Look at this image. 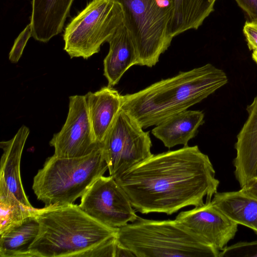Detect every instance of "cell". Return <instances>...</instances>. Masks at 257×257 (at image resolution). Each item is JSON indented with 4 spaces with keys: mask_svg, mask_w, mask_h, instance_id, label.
Here are the masks:
<instances>
[{
    "mask_svg": "<svg viewBox=\"0 0 257 257\" xmlns=\"http://www.w3.org/2000/svg\"><path fill=\"white\" fill-rule=\"evenodd\" d=\"M225 72L207 63L122 95L121 108L143 128L157 125L187 110L228 82Z\"/></svg>",
    "mask_w": 257,
    "mask_h": 257,
    "instance_id": "cell-2",
    "label": "cell"
},
{
    "mask_svg": "<svg viewBox=\"0 0 257 257\" xmlns=\"http://www.w3.org/2000/svg\"><path fill=\"white\" fill-rule=\"evenodd\" d=\"M108 43L109 49L103 60V75L108 85L113 87L130 67L138 64V57L134 44L123 24Z\"/></svg>",
    "mask_w": 257,
    "mask_h": 257,
    "instance_id": "cell-16",
    "label": "cell"
},
{
    "mask_svg": "<svg viewBox=\"0 0 257 257\" xmlns=\"http://www.w3.org/2000/svg\"><path fill=\"white\" fill-rule=\"evenodd\" d=\"M152 146L149 132L121 108L102 143L109 175L116 179L149 159Z\"/></svg>",
    "mask_w": 257,
    "mask_h": 257,
    "instance_id": "cell-8",
    "label": "cell"
},
{
    "mask_svg": "<svg viewBox=\"0 0 257 257\" xmlns=\"http://www.w3.org/2000/svg\"><path fill=\"white\" fill-rule=\"evenodd\" d=\"M244 193L257 198V178H255L240 189Z\"/></svg>",
    "mask_w": 257,
    "mask_h": 257,
    "instance_id": "cell-26",
    "label": "cell"
},
{
    "mask_svg": "<svg viewBox=\"0 0 257 257\" xmlns=\"http://www.w3.org/2000/svg\"><path fill=\"white\" fill-rule=\"evenodd\" d=\"M213 204L238 225L246 226L257 235V198L241 190L217 192Z\"/></svg>",
    "mask_w": 257,
    "mask_h": 257,
    "instance_id": "cell-18",
    "label": "cell"
},
{
    "mask_svg": "<svg viewBox=\"0 0 257 257\" xmlns=\"http://www.w3.org/2000/svg\"><path fill=\"white\" fill-rule=\"evenodd\" d=\"M74 0H32V37L47 42L61 33Z\"/></svg>",
    "mask_w": 257,
    "mask_h": 257,
    "instance_id": "cell-14",
    "label": "cell"
},
{
    "mask_svg": "<svg viewBox=\"0 0 257 257\" xmlns=\"http://www.w3.org/2000/svg\"><path fill=\"white\" fill-rule=\"evenodd\" d=\"M123 18L122 8L115 0L91 1L65 28L64 50L71 58H89L108 42Z\"/></svg>",
    "mask_w": 257,
    "mask_h": 257,
    "instance_id": "cell-7",
    "label": "cell"
},
{
    "mask_svg": "<svg viewBox=\"0 0 257 257\" xmlns=\"http://www.w3.org/2000/svg\"><path fill=\"white\" fill-rule=\"evenodd\" d=\"M32 36V29L30 23L19 34L15 40L9 55V58L12 63H17L23 52L25 47L29 39Z\"/></svg>",
    "mask_w": 257,
    "mask_h": 257,
    "instance_id": "cell-23",
    "label": "cell"
},
{
    "mask_svg": "<svg viewBox=\"0 0 257 257\" xmlns=\"http://www.w3.org/2000/svg\"><path fill=\"white\" fill-rule=\"evenodd\" d=\"M29 134V128L23 125L13 138L0 143L3 151L1 159L0 177L4 179L9 189L21 202L32 207L24 191L20 173L21 157Z\"/></svg>",
    "mask_w": 257,
    "mask_h": 257,
    "instance_id": "cell-15",
    "label": "cell"
},
{
    "mask_svg": "<svg viewBox=\"0 0 257 257\" xmlns=\"http://www.w3.org/2000/svg\"><path fill=\"white\" fill-rule=\"evenodd\" d=\"M136 211L171 215L204 203L219 181L209 157L197 146L154 155L115 179Z\"/></svg>",
    "mask_w": 257,
    "mask_h": 257,
    "instance_id": "cell-1",
    "label": "cell"
},
{
    "mask_svg": "<svg viewBox=\"0 0 257 257\" xmlns=\"http://www.w3.org/2000/svg\"><path fill=\"white\" fill-rule=\"evenodd\" d=\"M107 169L102 146L81 157L53 155L34 177L32 189L45 206L73 204Z\"/></svg>",
    "mask_w": 257,
    "mask_h": 257,
    "instance_id": "cell-5",
    "label": "cell"
},
{
    "mask_svg": "<svg viewBox=\"0 0 257 257\" xmlns=\"http://www.w3.org/2000/svg\"><path fill=\"white\" fill-rule=\"evenodd\" d=\"M251 56L252 60L257 64V50L253 51Z\"/></svg>",
    "mask_w": 257,
    "mask_h": 257,
    "instance_id": "cell-28",
    "label": "cell"
},
{
    "mask_svg": "<svg viewBox=\"0 0 257 257\" xmlns=\"http://www.w3.org/2000/svg\"><path fill=\"white\" fill-rule=\"evenodd\" d=\"M204 122L202 111L186 110L156 125L152 134L168 148L178 145L186 146L196 136L198 128Z\"/></svg>",
    "mask_w": 257,
    "mask_h": 257,
    "instance_id": "cell-17",
    "label": "cell"
},
{
    "mask_svg": "<svg viewBox=\"0 0 257 257\" xmlns=\"http://www.w3.org/2000/svg\"><path fill=\"white\" fill-rule=\"evenodd\" d=\"M243 33L250 50H257V22L246 21L243 28Z\"/></svg>",
    "mask_w": 257,
    "mask_h": 257,
    "instance_id": "cell-24",
    "label": "cell"
},
{
    "mask_svg": "<svg viewBox=\"0 0 257 257\" xmlns=\"http://www.w3.org/2000/svg\"><path fill=\"white\" fill-rule=\"evenodd\" d=\"M248 116L236 137L234 174L240 187L255 178L257 169V96L246 107Z\"/></svg>",
    "mask_w": 257,
    "mask_h": 257,
    "instance_id": "cell-12",
    "label": "cell"
},
{
    "mask_svg": "<svg viewBox=\"0 0 257 257\" xmlns=\"http://www.w3.org/2000/svg\"><path fill=\"white\" fill-rule=\"evenodd\" d=\"M173 38L189 30H197L214 10L217 0H174Z\"/></svg>",
    "mask_w": 257,
    "mask_h": 257,
    "instance_id": "cell-20",
    "label": "cell"
},
{
    "mask_svg": "<svg viewBox=\"0 0 257 257\" xmlns=\"http://www.w3.org/2000/svg\"><path fill=\"white\" fill-rule=\"evenodd\" d=\"M255 178H257V169H256V171Z\"/></svg>",
    "mask_w": 257,
    "mask_h": 257,
    "instance_id": "cell-29",
    "label": "cell"
},
{
    "mask_svg": "<svg viewBox=\"0 0 257 257\" xmlns=\"http://www.w3.org/2000/svg\"><path fill=\"white\" fill-rule=\"evenodd\" d=\"M36 209L21 202L0 177V233L34 215Z\"/></svg>",
    "mask_w": 257,
    "mask_h": 257,
    "instance_id": "cell-21",
    "label": "cell"
},
{
    "mask_svg": "<svg viewBox=\"0 0 257 257\" xmlns=\"http://www.w3.org/2000/svg\"><path fill=\"white\" fill-rule=\"evenodd\" d=\"M79 206L99 222L114 228L139 217L124 190L110 175L98 178L81 197Z\"/></svg>",
    "mask_w": 257,
    "mask_h": 257,
    "instance_id": "cell-9",
    "label": "cell"
},
{
    "mask_svg": "<svg viewBox=\"0 0 257 257\" xmlns=\"http://www.w3.org/2000/svg\"><path fill=\"white\" fill-rule=\"evenodd\" d=\"M35 214L0 233L1 257H31L30 247L38 235Z\"/></svg>",
    "mask_w": 257,
    "mask_h": 257,
    "instance_id": "cell-19",
    "label": "cell"
},
{
    "mask_svg": "<svg viewBox=\"0 0 257 257\" xmlns=\"http://www.w3.org/2000/svg\"><path fill=\"white\" fill-rule=\"evenodd\" d=\"M123 13V25L135 46L138 64L152 67L170 47L174 0H115Z\"/></svg>",
    "mask_w": 257,
    "mask_h": 257,
    "instance_id": "cell-6",
    "label": "cell"
},
{
    "mask_svg": "<svg viewBox=\"0 0 257 257\" xmlns=\"http://www.w3.org/2000/svg\"><path fill=\"white\" fill-rule=\"evenodd\" d=\"M250 21L257 22V0H235Z\"/></svg>",
    "mask_w": 257,
    "mask_h": 257,
    "instance_id": "cell-25",
    "label": "cell"
},
{
    "mask_svg": "<svg viewBox=\"0 0 257 257\" xmlns=\"http://www.w3.org/2000/svg\"><path fill=\"white\" fill-rule=\"evenodd\" d=\"M39 224L30 247L31 257H96L116 237L118 228L108 227L70 204L35 210Z\"/></svg>",
    "mask_w": 257,
    "mask_h": 257,
    "instance_id": "cell-3",
    "label": "cell"
},
{
    "mask_svg": "<svg viewBox=\"0 0 257 257\" xmlns=\"http://www.w3.org/2000/svg\"><path fill=\"white\" fill-rule=\"evenodd\" d=\"M219 257H257V239L226 246L220 251Z\"/></svg>",
    "mask_w": 257,
    "mask_h": 257,
    "instance_id": "cell-22",
    "label": "cell"
},
{
    "mask_svg": "<svg viewBox=\"0 0 257 257\" xmlns=\"http://www.w3.org/2000/svg\"><path fill=\"white\" fill-rule=\"evenodd\" d=\"M84 95L94 136L97 142L102 145L121 109L122 95L108 85Z\"/></svg>",
    "mask_w": 257,
    "mask_h": 257,
    "instance_id": "cell-13",
    "label": "cell"
},
{
    "mask_svg": "<svg viewBox=\"0 0 257 257\" xmlns=\"http://www.w3.org/2000/svg\"><path fill=\"white\" fill-rule=\"evenodd\" d=\"M122 256H135V255L128 248L121 244L117 239L114 257Z\"/></svg>",
    "mask_w": 257,
    "mask_h": 257,
    "instance_id": "cell-27",
    "label": "cell"
},
{
    "mask_svg": "<svg viewBox=\"0 0 257 257\" xmlns=\"http://www.w3.org/2000/svg\"><path fill=\"white\" fill-rule=\"evenodd\" d=\"M187 230L219 251L227 246L238 224L215 206L211 199L201 205L181 212L175 218Z\"/></svg>",
    "mask_w": 257,
    "mask_h": 257,
    "instance_id": "cell-11",
    "label": "cell"
},
{
    "mask_svg": "<svg viewBox=\"0 0 257 257\" xmlns=\"http://www.w3.org/2000/svg\"><path fill=\"white\" fill-rule=\"evenodd\" d=\"M49 144L54 155L64 158L84 157L102 146L94 136L84 95L69 97L66 121Z\"/></svg>",
    "mask_w": 257,
    "mask_h": 257,
    "instance_id": "cell-10",
    "label": "cell"
},
{
    "mask_svg": "<svg viewBox=\"0 0 257 257\" xmlns=\"http://www.w3.org/2000/svg\"><path fill=\"white\" fill-rule=\"evenodd\" d=\"M116 238L136 257H219L220 253L176 219L156 220L139 216L119 228Z\"/></svg>",
    "mask_w": 257,
    "mask_h": 257,
    "instance_id": "cell-4",
    "label": "cell"
}]
</instances>
